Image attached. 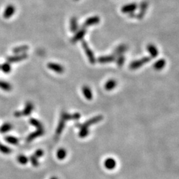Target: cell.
Masks as SVG:
<instances>
[{
    "label": "cell",
    "instance_id": "6da1fadb",
    "mask_svg": "<svg viewBox=\"0 0 179 179\" xmlns=\"http://www.w3.org/2000/svg\"><path fill=\"white\" fill-rule=\"evenodd\" d=\"M82 46L84 51L86 54L89 62L91 63L92 64H94L96 62V58L95 57L94 53H93L91 49L90 48V47L88 46V45L86 40H82Z\"/></svg>",
    "mask_w": 179,
    "mask_h": 179
},
{
    "label": "cell",
    "instance_id": "7a4b0ae2",
    "mask_svg": "<svg viewBox=\"0 0 179 179\" xmlns=\"http://www.w3.org/2000/svg\"><path fill=\"white\" fill-rule=\"evenodd\" d=\"M102 115H97L96 117H92V118L86 121L84 123H76V126L77 128L82 129V128H88V127L90 126L94 125V124L98 123V122L101 121L103 119Z\"/></svg>",
    "mask_w": 179,
    "mask_h": 179
},
{
    "label": "cell",
    "instance_id": "3957f363",
    "mask_svg": "<svg viewBox=\"0 0 179 179\" xmlns=\"http://www.w3.org/2000/svg\"><path fill=\"white\" fill-rule=\"evenodd\" d=\"M151 56H145V57L141 58L139 60H137L133 61L130 64V69L131 70H136L139 69L142 66H143L145 64L149 62L151 60Z\"/></svg>",
    "mask_w": 179,
    "mask_h": 179
},
{
    "label": "cell",
    "instance_id": "277c9868",
    "mask_svg": "<svg viewBox=\"0 0 179 179\" xmlns=\"http://www.w3.org/2000/svg\"><path fill=\"white\" fill-rule=\"evenodd\" d=\"M149 3L147 1H143L141 2L139 5V11L137 14H136V18L139 19H141L144 17L145 15L147 12V9H148Z\"/></svg>",
    "mask_w": 179,
    "mask_h": 179
},
{
    "label": "cell",
    "instance_id": "5b68a950",
    "mask_svg": "<svg viewBox=\"0 0 179 179\" xmlns=\"http://www.w3.org/2000/svg\"><path fill=\"white\" fill-rule=\"evenodd\" d=\"M86 33V28H84V27L80 29V30L77 31L74 37L71 38V41L72 43L75 44L78 41L82 40V38L84 37Z\"/></svg>",
    "mask_w": 179,
    "mask_h": 179
},
{
    "label": "cell",
    "instance_id": "8992f818",
    "mask_svg": "<svg viewBox=\"0 0 179 179\" xmlns=\"http://www.w3.org/2000/svg\"><path fill=\"white\" fill-rule=\"evenodd\" d=\"M28 57L27 53H22V54H17L14 56H11L10 57H8L7 58V61L9 63H13V62H20V61L25 60L26 58Z\"/></svg>",
    "mask_w": 179,
    "mask_h": 179
},
{
    "label": "cell",
    "instance_id": "52a82bcc",
    "mask_svg": "<svg viewBox=\"0 0 179 179\" xmlns=\"http://www.w3.org/2000/svg\"><path fill=\"white\" fill-rule=\"evenodd\" d=\"M81 115L79 113H74L73 114H70L69 113L62 112L61 113L60 118L64 119V121L67 120H78L80 118Z\"/></svg>",
    "mask_w": 179,
    "mask_h": 179
},
{
    "label": "cell",
    "instance_id": "ba28073f",
    "mask_svg": "<svg viewBox=\"0 0 179 179\" xmlns=\"http://www.w3.org/2000/svg\"><path fill=\"white\" fill-rule=\"evenodd\" d=\"M15 7L12 5V4H10V5H8L6 7L5 10L3 11V17L5 18V19H10L11 17L14 15V13H15Z\"/></svg>",
    "mask_w": 179,
    "mask_h": 179
},
{
    "label": "cell",
    "instance_id": "9c48e42d",
    "mask_svg": "<svg viewBox=\"0 0 179 179\" xmlns=\"http://www.w3.org/2000/svg\"><path fill=\"white\" fill-rule=\"evenodd\" d=\"M99 22H100V18L97 15L89 17L83 23V27L86 28V27H90L92 25H95L98 24Z\"/></svg>",
    "mask_w": 179,
    "mask_h": 179
},
{
    "label": "cell",
    "instance_id": "30bf717a",
    "mask_svg": "<svg viewBox=\"0 0 179 179\" xmlns=\"http://www.w3.org/2000/svg\"><path fill=\"white\" fill-rule=\"evenodd\" d=\"M137 4L136 3H131L124 5L121 9V11L123 13H134V11L137 10Z\"/></svg>",
    "mask_w": 179,
    "mask_h": 179
},
{
    "label": "cell",
    "instance_id": "8fae6325",
    "mask_svg": "<svg viewBox=\"0 0 179 179\" xmlns=\"http://www.w3.org/2000/svg\"><path fill=\"white\" fill-rule=\"evenodd\" d=\"M47 67H48L50 70H51V71L59 74L63 73V72H64V67H62V65L59 64H57V63L49 62L48 64H47Z\"/></svg>",
    "mask_w": 179,
    "mask_h": 179
},
{
    "label": "cell",
    "instance_id": "7c38bea8",
    "mask_svg": "<svg viewBox=\"0 0 179 179\" xmlns=\"http://www.w3.org/2000/svg\"><path fill=\"white\" fill-rule=\"evenodd\" d=\"M44 133H45L44 129H39V130H37L35 131L30 133V134L28 135V137H27V142L33 141L34 139H36V138L43 135Z\"/></svg>",
    "mask_w": 179,
    "mask_h": 179
},
{
    "label": "cell",
    "instance_id": "4fadbf2b",
    "mask_svg": "<svg viewBox=\"0 0 179 179\" xmlns=\"http://www.w3.org/2000/svg\"><path fill=\"white\" fill-rule=\"evenodd\" d=\"M115 60V56L112 54V55H106L99 56L97 59V61L101 64H106V63L112 62Z\"/></svg>",
    "mask_w": 179,
    "mask_h": 179
},
{
    "label": "cell",
    "instance_id": "5bb4252c",
    "mask_svg": "<svg viewBox=\"0 0 179 179\" xmlns=\"http://www.w3.org/2000/svg\"><path fill=\"white\" fill-rule=\"evenodd\" d=\"M34 110V105L32 102H27L25 104V107L24 108L23 110L21 111L22 115H25V116H28L30 115Z\"/></svg>",
    "mask_w": 179,
    "mask_h": 179
},
{
    "label": "cell",
    "instance_id": "9a60e30c",
    "mask_svg": "<svg viewBox=\"0 0 179 179\" xmlns=\"http://www.w3.org/2000/svg\"><path fill=\"white\" fill-rule=\"evenodd\" d=\"M65 124H66V121L60 118L59 123L58 124L57 128H56L55 131V136H54V138H55V139H58V137H59L61 133H62L65 128Z\"/></svg>",
    "mask_w": 179,
    "mask_h": 179
},
{
    "label": "cell",
    "instance_id": "2e32d148",
    "mask_svg": "<svg viewBox=\"0 0 179 179\" xmlns=\"http://www.w3.org/2000/svg\"><path fill=\"white\" fill-rule=\"evenodd\" d=\"M147 50L149 51L151 58H156L158 55V50L153 44H149L147 45Z\"/></svg>",
    "mask_w": 179,
    "mask_h": 179
},
{
    "label": "cell",
    "instance_id": "e0dca14e",
    "mask_svg": "<svg viewBox=\"0 0 179 179\" xmlns=\"http://www.w3.org/2000/svg\"><path fill=\"white\" fill-rule=\"evenodd\" d=\"M128 50V47L126 45L121 44L117 46L116 48L114 49V52H113V54L115 56H119L123 54L125 52Z\"/></svg>",
    "mask_w": 179,
    "mask_h": 179
},
{
    "label": "cell",
    "instance_id": "ac0fdd59",
    "mask_svg": "<svg viewBox=\"0 0 179 179\" xmlns=\"http://www.w3.org/2000/svg\"><path fill=\"white\" fill-rule=\"evenodd\" d=\"M104 166L108 170H113L116 167V161L114 158H108L104 161Z\"/></svg>",
    "mask_w": 179,
    "mask_h": 179
},
{
    "label": "cell",
    "instance_id": "d6986e66",
    "mask_svg": "<svg viewBox=\"0 0 179 179\" xmlns=\"http://www.w3.org/2000/svg\"><path fill=\"white\" fill-rule=\"evenodd\" d=\"M78 19L76 17H72L70 21V29L72 33H76L78 30Z\"/></svg>",
    "mask_w": 179,
    "mask_h": 179
},
{
    "label": "cell",
    "instance_id": "ffe728a7",
    "mask_svg": "<svg viewBox=\"0 0 179 179\" xmlns=\"http://www.w3.org/2000/svg\"><path fill=\"white\" fill-rule=\"evenodd\" d=\"M82 93L85 98L88 99V100H90V99H92V92L90 88L87 86H83L82 88Z\"/></svg>",
    "mask_w": 179,
    "mask_h": 179
},
{
    "label": "cell",
    "instance_id": "44dd1931",
    "mask_svg": "<svg viewBox=\"0 0 179 179\" xmlns=\"http://www.w3.org/2000/svg\"><path fill=\"white\" fill-rule=\"evenodd\" d=\"M165 65H166V60L163 59V58H161V59L156 61L153 65V67L156 71H161L163 68L165 67Z\"/></svg>",
    "mask_w": 179,
    "mask_h": 179
},
{
    "label": "cell",
    "instance_id": "7402d4cb",
    "mask_svg": "<svg viewBox=\"0 0 179 179\" xmlns=\"http://www.w3.org/2000/svg\"><path fill=\"white\" fill-rule=\"evenodd\" d=\"M29 50V47L27 45H21V46H19L15 47L13 49V53L15 54H22V53H26V52Z\"/></svg>",
    "mask_w": 179,
    "mask_h": 179
},
{
    "label": "cell",
    "instance_id": "603a6c76",
    "mask_svg": "<svg viewBox=\"0 0 179 179\" xmlns=\"http://www.w3.org/2000/svg\"><path fill=\"white\" fill-rule=\"evenodd\" d=\"M13 128V126L11 125V123L6 122L4 123L3 125L0 127V133H6L11 131Z\"/></svg>",
    "mask_w": 179,
    "mask_h": 179
},
{
    "label": "cell",
    "instance_id": "cb8c5ba5",
    "mask_svg": "<svg viewBox=\"0 0 179 179\" xmlns=\"http://www.w3.org/2000/svg\"><path fill=\"white\" fill-rule=\"evenodd\" d=\"M0 89L5 92H10L12 90V86L10 83L7 82L5 81L0 80Z\"/></svg>",
    "mask_w": 179,
    "mask_h": 179
},
{
    "label": "cell",
    "instance_id": "d4e9b609",
    "mask_svg": "<svg viewBox=\"0 0 179 179\" xmlns=\"http://www.w3.org/2000/svg\"><path fill=\"white\" fill-rule=\"evenodd\" d=\"M4 139H5L6 142H8V143H10L11 145H17L19 144V139H18L16 137H14V136H11V135L6 136Z\"/></svg>",
    "mask_w": 179,
    "mask_h": 179
},
{
    "label": "cell",
    "instance_id": "484cf974",
    "mask_svg": "<svg viewBox=\"0 0 179 179\" xmlns=\"http://www.w3.org/2000/svg\"><path fill=\"white\" fill-rule=\"evenodd\" d=\"M117 85V82L115 81L114 79H111L109 80L105 84V88L106 90H107L108 91H110L114 89V88Z\"/></svg>",
    "mask_w": 179,
    "mask_h": 179
},
{
    "label": "cell",
    "instance_id": "4316f807",
    "mask_svg": "<svg viewBox=\"0 0 179 179\" xmlns=\"http://www.w3.org/2000/svg\"><path fill=\"white\" fill-rule=\"evenodd\" d=\"M29 123L31 124V125H32L33 126L35 127L37 129V130H39V129H44L43 128V124L40 121H38V119H35V118H31L29 119Z\"/></svg>",
    "mask_w": 179,
    "mask_h": 179
},
{
    "label": "cell",
    "instance_id": "83f0119b",
    "mask_svg": "<svg viewBox=\"0 0 179 179\" xmlns=\"http://www.w3.org/2000/svg\"><path fill=\"white\" fill-rule=\"evenodd\" d=\"M0 70H1L4 73H10L11 71V66L10 63H9L8 62L3 63L1 65H0Z\"/></svg>",
    "mask_w": 179,
    "mask_h": 179
},
{
    "label": "cell",
    "instance_id": "f1b7e54d",
    "mask_svg": "<svg viewBox=\"0 0 179 179\" xmlns=\"http://www.w3.org/2000/svg\"><path fill=\"white\" fill-rule=\"evenodd\" d=\"M0 152L3 154H5V155H9V154H10L12 152V151H11V149L10 147L2 144L0 142Z\"/></svg>",
    "mask_w": 179,
    "mask_h": 179
},
{
    "label": "cell",
    "instance_id": "f546056e",
    "mask_svg": "<svg viewBox=\"0 0 179 179\" xmlns=\"http://www.w3.org/2000/svg\"><path fill=\"white\" fill-rule=\"evenodd\" d=\"M17 160L19 164H21L22 165H25L29 162V158L26 157L25 155H20L19 156H17Z\"/></svg>",
    "mask_w": 179,
    "mask_h": 179
},
{
    "label": "cell",
    "instance_id": "4dcf8cb0",
    "mask_svg": "<svg viewBox=\"0 0 179 179\" xmlns=\"http://www.w3.org/2000/svg\"><path fill=\"white\" fill-rule=\"evenodd\" d=\"M56 156H57V157L59 160H63L67 157V151L62 148L58 149L57 153H56Z\"/></svg>",
    "mask_w": 179,
    "mask_h": 179
},
{
    "label": "cell",
    "instance_id": "1f68e13d",
    "mask_svg": "<svg viewBox=\"0 0 179 179\" xmlns=\"http://www.w3.org/2000/svg\"><path fill=\"white\" fill-rule=\"evenodd\" d=\"M29 160H30L31 164L33 167H37L39 166V162H38V158L37 157H35L34 155H31L30 157L29 158Z\"/></svg>",
    "mask_w": 179,
    "mask_h": 179
},
{
    "label": "cell",
    "instance_id": "d6a6232c",
    "mask_svg": "<svg viewBox=\"0 0 179 179\" xmlns=\"http://www.w3.org/2000/svg\"><path fill=\"white\" fill-rule=\"evenodd\" d=\"M90 131L88 128H82L80 129V132H79V136H80L81 138H84L88 135Z\"/></svg>",
    "mask_w": 179,
    "mask_h": 179
},
{
    "label": "cell",
    "instance_id": "836d02e7",
    "mask_svg": "<svg viewBox=\"0 0 179 179\" xmlns=\"http://www.w3.org/2000/svg\"><path fill=\"white\" fill-rule=\"evenodd\" d=\"M124 62H125V56L123 54L121 55L118 56V57L117 58V64L118 67H121L123 65Z\"/></svg>",
    "mask_w": 179,
    "mask_h": 179
},
{
    "label": "cell",
    "instance_id": "e575fe53",
    "mask_svg": "<svg viewBox=\"0 0 179 179\" xmlns=\"http://www.w3.org/2000/svg\"><path fill=\"white\" fill-rule=\"evenodd\" d=\"M34 156H35V157H37V158H40L43 157V156L44 155V151L42 150V149H38V150H37L35 152V154L33 155Z\"/></svg>",
    "mask_w": 179,
    "mask_h": 179
},
{
    "label": "cell",
    "instance_id": "d590c367",
    "mask_svg": "<svg viewBox=\"0 0 179 179\" xmlns=\"http://www.w3.org/2000/svg\"><path fill=\"white\" fill-rule=\"evenodd\" d=\"M14 115L16 117H20L21 116H22L21 111H17V112H15L14 113Z\"/></svg>",
    "mask_w": 179,
    "mask_h": 179
},
{
    "label": "cell",
    "instance_id": "8d00e7d4",
    "mask_svg": "<svg viewBox=\"0 0 179 179\" xmlns=\"http://www.w3.org/2000/svg\"><path fill=\"white\" fill-rule=\"evenodd\" d=\"M51 179H58V178H56V177H52Z\"/></svg>",
    "mask_w": 179,
    "mask_h": 179
}]
</instances>
